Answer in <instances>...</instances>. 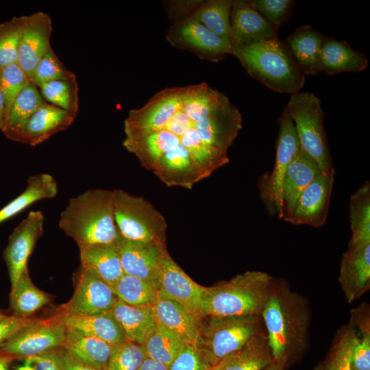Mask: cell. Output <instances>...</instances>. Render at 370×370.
I'll list each match as a JSON object with an SVG mask.
<instances>
[{
	"instance_id": "cell-1",
	"label": "cell",
	"mask_w": 370,
	"mask_h": 370,
	"mask_svg": "<svg viewBox=\"0 0 370 370\" xmlns=\"http://www.w3.org/2000/svg\"><path fill=\"white\" fill-rule=\"evenodd\" d=\"M242 114L206 83L166 88L124 121L123 147L167 186L191 189L230 161Z\"/></svg>"
},
{
	"instance_id": "cell-2",
	"label": "cell",
	"mask_w": 370,
	"mask_h": 370,
	"mask_svg": "<svg viewBox=\"0 0 370 370\" xmlns=\"http://www.w3.org/2000/svg\"><path fill=\"white\" fill-rule=\"evenodd\" d=\"M311 309L308 299L288 283L274 278L270 296L261 317L275 360L286 363L307 349Z\"/></svg>"
},
{
	"instance_id": "cell-3",
	"label": "cell",
	"mask_w": 370,
	"mask_h": 370,
	"mask_svg": "<svg viewBox=\"0 0 370 370\" xmlns=\"http://www.w3.org/2000/svg\"><path fill=\"white\" fill-rule=\"evenodd\" d=\"M112 190L89 189L71 198L60 214V228L79 248L116 241Z\"/></svg>"
},
{
	"instance_id": "cell-4",
	"label": "cell",
	"mask_w": 370,
	"mask_h": 370,
	"mask_svg": "<svg viewBox=\"0 0 370 370\" xmlns=\"http://www.w3.org/2000/svg\"><path fill=\"white\" fill-rule=\"evenodd\" d=\"M274 278L269 273L251 271L228 281L206 287L202 318L206 317L261 316L272 291Z\"/></svg>"
},
{
	"instance_id": "cell-5",
	"label": "cell",
	"mask_w": 370,
	"mask_h": 370,
	"mask_svg": "<svg viewBox=\"0 0 370 370\" xmlns=\"http://www.w3.org/2000/svg\"><path fill=\"white\" fill-rule=\"evenodd\" d=\"M231 54L249 75L274 91L293 95L305 84V75L279 38L234 47Z\"/></svg>"
},
{
	"instance_id": "cell-6",
	"label": "cell",
	"mask_w": 370,
	"mask_h": 370,
	"mask_svg": "<svg viewBox=\"0 0 370 370\" xmlns=\"http://www.w3.org/2000/svg\"><path fill=\"white\" fill-rule=\"evenodd\" d=\"M203 319L195 348L210 367L265 330L259 315L206 317Z\"/></svg>"
},
{
	"instance_id": "cell-7",
	"label": "cell",
	"mask_w": 370,
	"mask_h": 370,
	"mask_svg": "<svg viewBox=\"0 0 370 370\" xmlns=\"http://www.w3.org/2000/svg\"><path fill=\"white\" fill-rule=\"evenodd\" d=\"M285 109L294 123L301 150L322 173L334 175L320 99L313 93L298 92L291 95Z\"/></svg>"
},
{
	"instance_id": "cell-8",
	"label": "cell",
	"mask_w": 370,
	"mask_h": 370,
	"mask_svg": "<svg viewBox=\"0 0 370 370\" xmlns=\"http://www.w3.org/2000/svg\"><path fill=\"white\" fill-rule=\"evenodd\" d=\"M115 223L124 238L164 244L166 221L147 199L123 190H112Z\"/></svg>"
},
{
	"instance_id": "cell-9",
	"label": "cell",
	"mask_w": 370,
	"mask_h": 370,
	"mask_svg": "<svg viewBox=\"0 0 370 370\" xmlns=\"http://www.w3.org/2000/svg\"><path fill=\"white\" fill-rule=\"evenodd\" d=\"M300 149L294 123L284 108L279 119L274 166L259 180L260 196L269 210L283 217L282 188L288 167Z\"/></svg>"
},
{
	"instance_id": "cell-10",
	"label": "cell",
	"mask_w": 370,
	"mask_h": 370,
	"mask_svg": "<svg viewBox=\"0 0 370 370\" xmlns=\"http://www.w3.org/2000/svg\"><path fill=\"white\" fill-rule=\"evenodd\" d=\"M66 325L57 317L32 319L0 346L12 358H27L62 347Z\"/></svg>"
},
{
	"instance_id": "cell-11",
	"label": "cell",
	"mask_w": 370,
	"mask_h": 370,
	"mask_svg": "<svg viewBox=\"0 0 370 370\" xmlns=\"http://www.w3.org/2000/svg\"><path fill=\"white\" fill-rule=\"evenodd\" d=\"M117 299L112 286L80 265L72 297L57 308L54 316L82 317L110 312Z\"/></svg>"
},
{
	"instance_id": "cell-12",
	"label": "cell",
	"mask_w": 370,
	"mask_h": 370,
	"mask_svg": "<svg viewBox=\"0 0 370 370\" xmlns=\"http://www.w3.org/2000/svg\"><path fill=\"white\" fill-rule=\"evenodd\" d=\"M166 38L172 45L212 62H219L232 53V47L227 40L189 16L175 23Z\"/></svg>"
},
{
	"instance_id": "cell-13",
	"label": "cell",
	"mask_w": 370,
	"mask_h": 370,
	"mask_svg": "<svg viewBox=\"0 0 370 370\" xmlns=\"http://www.w3.org/2000/svg\"><path fill=\"white\" fill-rule=\"evenodd\" d=\"M19 41L17 64L27 77L40 60L51 48L50 37L53 30L50 16L42 11L18 16Z\"/></svg>"
},
{
	"instance_id": "cell-14",
	"label": "cell",
	"mask_w": 370,
	"mask_h": 370,
	"mask_svg": "<svg viewBox=\"0 0 370 370\" xmlns=\"http://www.w3.org/2000/svg\"><path fill=\"white\" fill-rule=\"evenodd\" d=\"M158 294L174 300L199 320L206 287L194 282L166 253L162 259L158 278Z\"/></svg>"
},
{
	"instance_id": "cell-15",
	"label": "cell",
	"mask_w": 370,
	"mask_h": 370,
	"mask_svg": "<svg viewBox=\"0 0 370 370\" xmlns=\"http://www.w3.org/2000/svg\"><path fill=\"white\" fill-rule=\"evenodd\" d=\"M44 216L41 211H31L13 230L3 254L11 282H17L27 269V260L43 232Z\"/></svg>"
},
{
	"instance_id": "cell-16",
	"label": "cell",
	"mask_w": 370,
	"mask_h": 370,
	"mask_svg": "<svg viewBox=\"0 0 370 370\" xmlns=\"http://www.w3.org/2000/svg\"><path fill=\"white\" fill-rule=\"evenodd\" d=\"M116 246L124 274L145 280L158 287L160 263L167 253L164 244L132 241L119 234Z\"/></svg>"
},
{
	"instance_id": "cell-17",
	"label": "cell",
	"mask_w": 370,
	"mask_h": 370,
	"mask_svg": "<svg viewBox=\"0 0 370 370\" xmlns=\"http://www.w3.org/2000/svg\"><path fill=\"white\" fill-rule=\"evenodd\" d=\"M277 38L278 29L270 24L248 1H234L229 38L232 49Z\"/></svg>"
},
{
	"instance_id": "cell-18",
	"label": "cell",
	"mask_w": 370,
	"mask_h": 370,
	"mask_svg": "<svg viewBox=\"0 0 370 370\" xmlns=\"http://www.w3.org/2000/svg\"><path fill=\"white\" fill-rule=\"evenodd\" d=\"M334 175L320 173L299 197L287 222L319 227L325 223Z\"/></svg>"
},
{
	"instance_id": "cell-19",
	"label": "cell",
	"mask_w": 370,
	"mask_h": 370,
	"mask_svg": "<svg viewBox=\"0 0 370 370\" xmlns=\"http://www.w3.org/2000/svg\"><path fill=\"white\" fill-rule=\"evenodd\" d=\"M338 283L348 304L370 289V242L354 246L343 254Z\"/></svg>"
},
{
	"instance_id": "cell-20",
	"label": "cell",
	"mask_w": 370,
	"mask_h": 370,
	"mask_svg": "<svg viewBox=\"0 0 370 370\" xmlns=\"http://www.w3.org/2000/svg\"><path fill=\"white\" fill-rule=\"evenodd\" d=\"M76 116L47 102L42 103L27 121L15 141L38 145L66 130Z\"/></svg>"
},
{
	"instance_id": "cell-21",
	"label": "cell",
	"mask_w": 370,
	"mask_h": 370,
	"mask_svg": "<svg viewBox=\"0 0 370 370\" xmlns=\"http://www.w3.org/2000/svg\"><path fill=\"white\" fill-rule=\"evenodd\" d=\"M158 325L186 345L195 347L200 331V320L178 302L158 294L152 306Z\"/></svg>"
},
{
	"instance_id": "cell-22",
	"label": "cell",
	"mask_w": 370,
	"mask_h": 370,
	"mask_svg": "<svg viewBox=\"0 0 370 370\" xmlns=\"http://www.w3.org/2000/svg\"><path fill=\"white\" fill-rule=\"evenodd\" d=\"M320 173L318 166L301 149L290 163L282 188L283 217L287 221L306 187Z\"/></svg>"
},
{
	"instance_id": "cell-23",
	"label": "cell",
	"mask_w": 370,
	"mask_h": 370,
	"mask_svg": "<svg viewBox=\"0 0 370 370\" xmlns=\"http://www.w3.org/2000/svg\"><path fill=\"white\" fill-rule=\"evenodd\" d=\"M275 360L264 330L221 360L214 368L215 370H262Z\"/></svg>"
},
{
	"instance_id": "cell-24",
	"label": "cell",
	"mask_w": 370,
	"mask_h": 370,
	"mask_svg": "<svg viewBox=\"0 0 370 370\" xmlns=\"http://www.w3.org/2000/svg\"><path fill=\"white\" fill-rule=\"evenodd\" d=\"M326 37L312 27H298L284 42L304 75H316L321 71L320 56Z\"/></svg>"
},
{
	"instance_id": "cell-25",
	"label": "cell",
	"mask_w": 370,
	"mask_h": 370,
	"mask_svg": "<svg viewBox=\"0 0 370 370\" xmlns=\"http://www.w3.org/2000/svg\"><path fill=\"white\" fill-rule=\"evenodd\" d=\"M126 340L143 345L158 323L152 306H133L117 299L111 310Z\"/></svg>"
},
{
	"instance_id": "cell-26",
	"label": "cell",
	"mask_w": 370,
	"mask_h": 370,
	"mask_svg": "<svg viewBox=\"0 0 370 370\" xmlns=\"http://www.w3.org/2000/svg\"><path fill=\"white\" fill-rule=\"evenodd\" d=\"M81 266L110 286L124 275L116 241L79 247Z\"/></svg>"
},
{
	"instance_id": "cell-27",
	"label": "cell",
	"mask_w": 370,
	"mask_h": 370,
	"mask_svg": "<svg viewBox=\"0 0 370 370\" xmlns=\"http://www.w3.org/2000/svg\"><path fill=\"white\" fill-rule=\"evenodd\" d=\"M369 64L366 56L354 49L346 41L325 38L321 56V71L328 75L362 72Z\"/></svg>"
},
{
	"instance_id": "cell-28",
	"label": "cell",
	"mask_w": 370,
	"mask_h": 370,
	"mask_svg": "<svg viewBox=\"0 0 370 370\" xmlns=\"http://www.w3.org/2000/svg\"><path fill=\"white\" fill-rule=\"evenodd\" d=\"M113 345L66 326L62 348L77 359L98 370H103Z\"/></svg>"
},
{
	"instance_id": "cell-29",
	"label": "cell",
	"mask_w": 370,
	"mask_h": 370,
	"mask_svg": "<svg viewBox=\"0 0 370 370\" xmlns=\"http://www.w3.org/2000/svg\"><path fill=\"white\" fill-rule=\"evenodd\" d=\"M57 193V182L50 174L37 173L29 176L23 192L0 210V223L16 216L34 202L53 198Z\"/></svg>"
},
{
	"instance_id": "cell-30",
	"label": "cell",
	"mask_w": 370,
	"mask_h": 370,
	"mask_svg": "<svg viewBox=\"0 0 370 370\" xmlns=\"http://www.w3.org/2000/svg\"><path fill=\"white\" fill-rule=\"evenodd\" d=\"M58 318L67 327L79 330L111 345L126 340L121 325L111 311L90 316Z\"/></svg>"
},
{
	"instance_id": "cell-31",
	"label": "cell",
	"mask_w": 370,
	"mask_h": 370,
	"mask_svg": "<svg viewBox=\"0 0 370 370\" xmlns=\"http://www.w3.org/2000/svg\"><path fill=\"white\" fill-rule=\"evenodd\" d=\"M10 295L13 315L21 318H29L51 300L49 295L34 284L27 269L22 273L11 287Z\"/></svg>"
},
{
	"instance_id": "cell-32",
	"label": "cell",
	"mask_w": 370,
	"mask_h": 370,
	"mask_svg": "<svg viewBox=\"0 0 370 370\" xmlns=\"http://www.w3.org/2000/svg\"><path fill=\"white\" fill-rule=\"evenodd\" d=\"M45 102L38 88L29 83L14 101L2 131L3 134L15 141L29 118Z\"/></svg>"
},
{
	"instance_id": "cell-33",
	"label": "cell",
	"mask_w": 370,
	"mask_h": 370,
	"mask_svg": "<svg viewBox=\"0 0 370 370\" xmlns=\"http://www.w3.org/2000/svg\"><path fill=\"white\" fill-rule=\"evenodd\" d=\"M358 338L352 321L336 332L325 359L314 370H352V356Z\"/></svg>"
},
{
	"instance_id": "cell-34",
	"label": "cell",
	"mask_w": 370,
	"mask_h": 370,
	"mask_svg": "<svg viewBox=\"0 0 370 370\" xmlns=\"http://www.w3.org/2000/svg\"><path fill=\"white\" fill-rule=\"evenodd\" d=\"M349 221L352 236L348 246L370 242V184L366 182L351 196Z\"/></svg>"
},
{
	"instance_id": "cell-35",
	"label": "cell",
	"mask_w": 370,
	"mask_h": 370,
	"mask_svg": "<svg viewBox=\"0 0 370 370\" xmlns=\"http://www.w3.org/2000/svg\"><path fill=\"white\" fill-rule=\"evenodd\" d=\"M233 3L231 0L201 1L188 16L229 41Z\"/></svg>"
},
{
	"instance_id": "cell-36",
	"label": "cell",
	"mask_w": 370,
	"mask_h": 370,
	"mask_svg": "<svg viewBox=\"0 0 370 370\" xmlns=\"http://www.w3.org/2000/svg\"><path fill=\"white\" fill-rule=\"evenodd\" d=\"M119 299L133 306H153L158 298V288L134 276L124 274L112 286Z\"/></svg>"
},
{
	"instance_id": "cell-37",
	"label": "cell",
	"mask_w": 370,
	"mask_h": 370,
	"mask_svg": "<svg viewBox=\"0 0 370 370\" xmlns=\"http://www.w3.org/2000/svg\"><path fill=\"white\" fill-rule=\"evenodd\" d=\"M186 345L171 332L157 325L143 345L147 357L168 367Z\"/></svg>"
},
{
	"instance_id": "cell-38",
	"label": "cell",
	"mask_w": 370,
	"mask_h": 370,
	"mask_svg": "<svg viewBox=\"0 0 370 370\" xmlns=\"http://www.w3.org/2000/svg\"><path fill=\"white\" fill-rule=\"evenodd\" d=\"M38 90L47 103L77 115L79 104L77 79L51 81L42 84Z\"/></svg>"
},
{
	"instance_id": "cell-39",
	"label": "cell",
	"mask_w": 370,
	"mask_h": 370,
	"mask_svg": "<svg viewBox=\"0 0 370 370\" xmlns=\"http://www.w3.org/2000/svg\"><path fill=\"white\" fill-rule=\"evenodd\" d=\"M146 357L143 345L125 340L113 345L103 370H138Z\"/></svg>"
},
{
	"instance_id": "cell-40",
	"label": "cell",
	"mask_w": 370,
	"mask_h": 370,
	"mask_svg": "<svg viewBox=\"0 0 370 370\" xmlns=\"http://www.w3.org/2000/svg\"><path fill=\"white\" fill-rule=\"evenodd\" d=\"M74 79L75 74L66 69L51 47L37 64L30 82L38 88L51 81Z\"/></svg>"
},
{
	"instance_id": "cell-41",
	"label": "cell",
	"mask_w": 370,
	"mask_h": 370,
	"mask_svg": "<svg viewBox=\"0 0 370 370\" xmlns=\"http://www.w3.org/2000/svg\"><path fill=\"white\" fill-rule=\"evenodd\" d=\"M29 83V79L17 63L0 68V88L5 100V123L14 101Z\"/></svg>"
},
{
	"instance_id": "cell-42",
	"label": "cell",
	"mask_w": 370,
	"mask_h": 370,
	"mask_svg": "<svg viewBox=\"0 0 370 370\" xmlns=\"http://www.w3.org/2000/svg\"><path fill=\"white\" fill-rule=\"evenodd\" d=\"M248 2L278 29L291 19L295 5L293 0H251Z\"/></svg>"
},
{
	"instance_id": "cell-43",
	"label": "cell",
	"mask_w": 370,
	"mask_h": 370,
	"mask_svg": "<svg viewBox=\"0 0 370 370\" xmlns=\"http://www.w3.org/2000/svg\"><path fill=\"white\" fill-rule=\"evenodd\" d=\"M18 41V16L0 24V68L17 63Z\"/></svg>"
},
{
	"instance_id": "cell-44",
	"label": "cell",
	"mask_w": 370,
	"mask_h": 370,
	"mask_svg": "<svg viewBox=\"0 0 370 370\" xmlns=\"http://www.w3.org/2000/svg\"><path fill=\"white\" fill-rule=\"evenodd\" d=\"M62 347L25 358L18 370H63Z\"/></svg>"
},
{
	"instance_id": "cell-45",
	"label": "cell",
	"mask_w": 370,
	"mask_h": 370,
	"mask_svg": "<svg viewBox=\"0 0 370 370\" xmlns=\"http://www.w3.org/2000/svg\"><path fill=\"white\" fill-rule=\"evenodd\" d=\"M210 367L195 347L186 345L169 367V370H208Z\"/></svg>"
},
{
	"instance_id": "cell-46",
	"label": "cell",
	"mask_w": 370,
	"mask_h": 370,
	"mask_svg": "<svg viewBox=\"0 0 370 370\" xmlns=\"http://www.w3.org/2000/svg\"><path fill=\"white\" fill-rule=\"evenodd\" d=\"M32 319L14 315L5 316L0 320V346L20 329L27 325Z\"/></svg>"
},
{
	"instance_id": "cell-47",
	"label": "cell",
	"mask_w": 370,
	"mask_h": 370,
	"mask_svg": "<svg viewBox=\"0 0 370 370\" xmlns=\"http://www.w3.org/2000/svg\"><path fill=\"white\" fill-rule=\"evenodd\" d=\"M62 362L63 370H98L77 359L64 349L62 351Z\"/></svg>"
},
{
	"instance_id": "cell-48",
	"label": "cell",
	"mask_w": 370,
	"mask_h": 370,
	"mask_svg": "<svg viewBox=\"0 0 370 370\" xmlns=\"http://www.w3.org/2000/svg\"><path fill=\"white\" fill-rule=\"evenodd\" d=\"M138 370H169V367L161 362L146 357Z\"/></svg>"
},
{
	"instance_id": "cell-49",
	"label": "cell",
	"mask_w": 370,
	"mask_h": 370,
	"mask_svg": "<svg viewBox=\"0 0 370 370\" xmlns=\"http://www.w3.org/2000/svg\"><path fill=\"white\" fill-rule=\"evenodd\" d=\"M5 125V106L3 93L0 88V130L2 132Z\"/></svg>"
},
{
	"instance_id": "cell-50",
	"label": "cell",
	"mask_w": 370,
	"mask_h": 370,
	"mask_svg": "<svg viewBox=\"0 0 370 370\" xmlns=\"http://www.w3.org/2000/svg\"><path fill=\"white\" fill-rule=\"evenodd\" d=\"M286 364L285 359L275 360L262 370H284Z\"/></svg>"
},
{
	"instance_id": "cell-51",
	"label": "cell",
	"mask_w": 370,
	"mask_h": 370,
	"mask_svg": "<svg viewBox=\"0 0 370 370\" xmlns=\"http://www.w3.org/2000/svg\"><path fill=\"white\" fill-rule=\"evenodd\" d=\"M13 358L0 352V370H9V366Z\"/></svg>"
},
{
	"instance_id": "cell-52",
	"label": "cell",
	"mask_w": 370,
	"mask_h": 370,
	"mask_svg": "<svg viewBox=\"0 0 370 370\" xmlns=\"http://www.w3.org/2000/svg\"><path fill=\"white\" fill-rule=\"evenodd\" d=\"M5 316H6V315L2 314V313L0 312V320H1V319H3V317H5Z\"/></svg>"
},
{
	"instance_id": "cell-53",
	"label": "cell",
	"mask_w": 370,
	"mask_h": 370,
	"mask_svg": "<svg viewBox=\"0 0 370 370\" xmlns=\"http://www.w3.org/2000/svg\"><path fill=\"white\" fill-rule=\"evenodd\" d=\"M208 370H215V369H214V368L212 367L210 368V369H208Z\"/></svg>"
}]
</instances>
